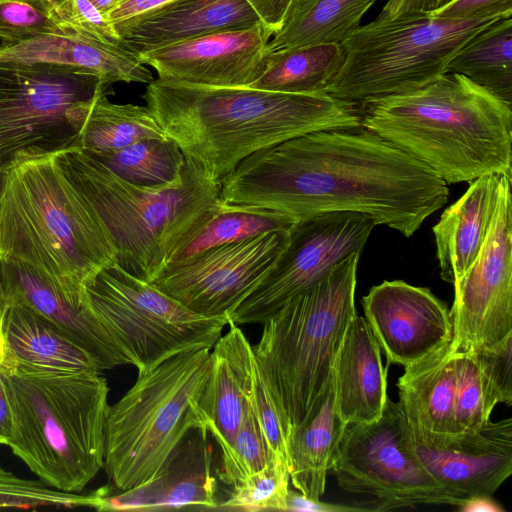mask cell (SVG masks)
<instances>
[{
	"mask_svg": "<svg viewBox=\"0 0 512 512\" xmlns=\"http://www.w3.org/2000/svg\"><path fill=\"white\" fill-rule=\"evenodd\" d=\"M448 196L434 171L359 127L318 130L256 151L222 178L220 199L295 220L364 213L410 237Z\"/></svg>",
	"mask_w": 512,
	"mask_h": 512,
	"instance_id": "6da1fadb",
	"label": "cell"
},
{
	"mask_svg": "<svg viewBox=\"0 0 512 512\" xmlns=\"http://www.w3.org/2000/svg\"><path fill=\"white\" fill-rule=\"evenodd\" d=\"M142 98L185 156L220 182L262 148L318 130L361 127L357 104L325 92L209 87L157 78Z\"/></svg>",
	"mask_w": 512,
	"mask_h": 512,
	"instance_id": "7a4b0ae2",
	"label": "cell"
},
{
	"mask_svg": "<svg viewBox=\"0 0 512 512\" xmlns=\"http://www.w3.org/2000/svg\"><path fill=\"white\" fill-rule=\"evenodd\" d=\"M360 126L394 144L447 184L511 178L512 105L458 73L358 105Z\"/></svg>",
	"mask_w": 512,
	"mask_h": 512,
	"instance_id": "3957f363",
	"label": "cell"
},
{
	"mask_svg": "<svg viewBox=\"0 0 512 512\" xmlns=\"http://www.w3.org/2000/svg\"><path fill=\"white\" fill-rule=\"evenodd\" d=\"M0 375L12 453L50 487L80 493L104 466L106 378L9 362Z\"/></svg>",
	"mask_w": 512,
	"mask_h": 512,
	"instance_id": "277c9868",
	"label": "cell"
},
{
	"mask_svg": "<svg viewBox=\"0 0 512 512\" xmlns=\"http://www.w3.org/2000/svg\"><path fill=\"white\" fill-rule=\"evenodd\" d=\"M0 260L29 265L80 306L84 285L116 261L101 220L55 156L21 163L4 174Z\"/></svg>",
	"mask_w": 512,
	"mask_h": 512,
	"instance_id": "5b68a950",
	"label": "cell"
},
{
	"mask_svg": "<svg viewBox=\"0 0 512 512\" xmlns=\"http://www.w3.org/2000/svg\"><path fill=\"white\" fill-rule=\"evenodd\" d=\"M54 156L109 234L116 249L115 263L147 283L220 201L221 182L187 156L182 181L155 188L121 179L79 148Z\"/></svg>",
	"mask_w": 512,
	"mask_h": 512,
	"instance_id": "8992f818",
	"label": "cell"
},
{
	"mask_svg": "<svg viewBox=\"0 0 512 512\" xmlns=\"http://www.w3.org/2000/svg\"><path fill=\"white\" fill-rule=\"evenodd\" d=\"M359 253L337 264L309 289L289 298L262 323L252 346L257 369L288 437L332 376L345 331L356 315Z\"/></svg>",
	"mask_w": 512,
	"mask_h": 512,
	"instance_id": "52a82bcc",
	"label": "cell"
},
{
	"mask_svg": "<svg viewBox=\"0 0 512 512\" xmlns=\"http://www.w3.org/2000/svg\"><path fill=\"white\" fill-rule=\"evenodd\" d=\"M211 349H188L138 372L135 384L108 406L103 467L116 489L150 481L186 435L201 430L198 402Z\"/></svg>",
	"mask_w": 512,
	"mask_h": 512,
	"instance_id": "ba28073f",
	"label": "cell"
},
{
	"mask_svg": "<svg viewBox=\"0 0 512 512\" xmlns=\"http://www.w3.org/2000/svg\"><path fill=\"white\" fill-rule=\"evenodd\" d=\"M499 19L430 14L374 19L340 43L343 60L324 92L359 105L421 88L446 73L454 54Z\"/></svg>",
	"mask_w": 512,
	"mask_h": 512,
	"instance_id": "9c48e42d",
	"label": "cell"
},
{
	"mask_svg": "<svg viewBox=\"0 0 512 512\" xmlns=\"http://www.w3.org/2000/svg\"><path fill=\"white\" fill-rule=\"evenodd\" d=\"M108 87L68 66L0 62V174L79 148L90 107Z\"/></svg>",
	"mask_w": 512,
	"mask_h": 512,
	"instance_id": "30bf717a",
	"label": "cell"
},
{
	"mask_svg": "<svg viewBox=\"0 0 512 512\" xmlns=\"http://www.w3.org/2000/svg\"><path fill=\"white\" fill-rule=\"evenodd\" d=\"M85 307L113 335L138 372L195 347L212 348L229 316L197 314L115 262L83 287Z\"/></svg>",
	"mask_w": 512,
	"mask_h": 512,
	"instance_id": "8fae6325",
	"label": "cell"
},
{
	"mask_svg": "<svg viewBox=\"0 0 512 512\" xmlns=\"http://www.w3.org/2000/svg\"><path fill=\"white\" fill-rule=\"evenodd\" d=\"M332 470L344 491L361 497V511L456 507L418 458L400 405L389 398L376 421L346 426Z\"/></svg>",
	"mask_w": 512,
	"mask_h": 512,
	"instance_id": "7c38bea8",
	"label": "cell"
},
{
	"mask_svg": "<svg viewBox=\"0 0 512 512\" xmlns=\"http://www.w3.org/2000/svg\"><path fill=\"white\" fill-rule=\"evenodd\" d=\"M375 226L371 216L358 212H329L297 220L271 269L229 315V321L262 324L285 301L315 285L337 264L361 254Z\"/></svg>",
	"mask_w": 512,
	"mask_h": 512,
	"instance_id": "4fadbf2b",
	"label": "cell"
},
{
	"mask_svg": "<svg viewBox=\"0 0 512 512\" xmlns=\"http://www.w3.org/2000/svg\"><path fill=\"white\" fill-rule=\"evenodd\" d=\"M449 310L457 351L499 344L512 334L511 178L504 176L493 223L478 257L453 284Z\"/></svg>",
	"mask_w": 512,
	"mask_h": 512,
	"instance_id": "5bb4252c",
	"label": "cell"
},
{
	"mask_svg": "<svg viewBox=\"0 0 512 512\" xmlns=\"http://www.w3.org/2000/svg\"><path fill=\"white\" fill-rule=\"evenodd\" d=\"M289 230L205 251L163 268L150 284L197 314L229 316L271 269L288 242Z\"/></svg>",
	"mask_w": 512,
	"mask_h": 512,
	"instance_id": "9a60e30c",
	"label": "cell"
},
{
	"mask_svg": "<svg viewBox=\"0 0 512 512\" xmlns=\"http://www.w3.org/2000/svg\"><path fill=\"white\" fill-rule=\"evenodd\" d=\"M362 307L388 365L406 368L452 341L449 309L428 288L385 280L362 298Z\"/></svg>",
	"mask_w": 512,
	"mask_h": 512,
	"instance_id": "2e32d148",
	"label": "cell"
},
{
	"mask_svg": "<svg viewBox=\"0 0 512 512\" xmlns=\"http://www.w3.org/2000/svg\"><path fill=\"white\" fill-rule=\"evenodd\" d=\"M273 33L262 23L138 54L158 78L209 87H248L264 70Z\"/></svg>",
	"mask_w": 512,
	"mask_h": 512,
	"instance_id": "e0dca14e",
	"label": "cell"
},
{
	"mask_svg": "<svg viewBox=\"0 0 512 512\" xmlns=\"http://www.w3.org/2000/svg\"><path fill=\"white\" fill-rule=\"evenodd\" d=\"M411 438L418 458L456 507L476 496H492L512 473L511 418L489 420L435 445Z\"/></svg>",
	"mask_w": 512,
	"mask_h": 512,
	"instance_id": "ac0fdd59",
	"label": "cell"
},
{
	"mask_svg": "<svg viewBox=\"0 0 512 512\" xmlns=\"http://www.w3.org/2000/svg\"><path fill=\"white\" fill-rule=\"evenodd\" d=\"M5 305H25L90 352L103 370L133 365L132 358L85 307L73 303L49 278L17 260H0Z\"/></svg>",
	"mask_w": 512,
	"mask_h": 512,
	"instance_id": "d6986e66",
	"label": "cell"
},
{
	"mask_svg": "<svg viewBox=\"0 0 512 512\" xmlns=\"http://www.w3.org/2000/svg\"><path fill=\"white\" fill-rule=\"evenodd\" d=\"M211 349V363L198 410L201 430L210 432L221 453L227 451L247 416L256 363L252 345L232 321Z\"/></svg>",
	"mask_w": 512,
	"mask_h": 512,
	"instance_id": "ffe728a7",
	"label": "cell"
},
{
	"mask_svg": "<svg viewBox=\"0 0 512 512\" xmlns=\"http://www.w3.org/2000/svg\"><path fill=\"white\" fill-rule=\"evenodd\" d=\"M261 23L246 0H176L115 25L121 45L136 55L221 31Z\"/></svg>",
	"mask_w": 512,
	"mask_h": 512,
	"instance_id": "44dd1931",
	"label": "cell"
},
{
	"mask_svg": "<svg viewBox=\"0 0 512 512\" xmlns=\"http://www.w3.org/2000/svg\"><path fill=\"white\" fill-rule=\"evenodd\" d=\"M387 367L382 364L381 348L368 323L356 313L332 368L335 406L346 425L380 418L388 398Z\"/></svg>",
	"mask_w": 512,
	"mask_h": 512,
	"instance_id": "7402d4cb",
	"label": "cell"
},
{
	"mask_svg": "<svg viewBox=\"0 0 512 512\" xmlns=\"http://www.w3.org/2000/svg\"><path fill=\"white\" fill-rule=\"evenodd\" d=\"M450 343L404 368L397 382L398 404L412 437L422 444L435 445L456 436L455 353Z\"/></svg>",
	"mask_w": 512,
	"mask_h": 512,
	"instance_id": "603a6c76",
	"label": "cell"
},
{
	"mask_svg": "<svg viewBox=\"0 0 512 512\" xmlns=\"http://www.w3.org/2000/svg\"><path fill=\"white\" fill-rule=\"evenodd\" d=\"M505 175L488 174L470 182L433 227L441 278L454 284L478 257L490 232Z\"/></svg>",
	"mask_w": 512,
	"mask_h": 512,
	"instance_id": "cb8c5ba5",
	"label": "cell"
},
{
	"mask_svg": "<svg viewBox=\"0 0 512 512\" xmlns=\"http://www.w3.org/2000/svg\"><path fill=\"white\" fill-rule=\"evenodd\" d=\"M0 62L68 66L96 76L107 86L116 82L149 84L154 80L138 56L122 45L101 43L72 31L0 45Z\"/></svg>",
	"mask_w": 512,
	"mask_h": 512,
	"instance_id": "d4e9b609",
	"label": "cell"
},
{
	"mask_svg": "<svg viewBox=\"0 0 512 512\" xmlns=\"http://www.w3.org/2000/svg\"><path fill=\"white\" fill-rule=\"evenodd\" d=\"M0 333L5 347L3 362L55 371H102L90 352L25 305H6Z\"/></svg>",
	"mask_w": 512,
	"mask_h": 512,
	"instance_id": "484cf974",
	"label": "cell"
},
{
	"mask_svg": "<svg viewBox=\"0 0 512 512\" xmlns=\"http://www.w3.org/2000/svg\"><path fill=\"white\" fill-rule=\"evenodd\" d=\"M334 400L333 374L305 418L288 437L290 482L307 498L320 500L346 428Z\"/></svg>",
	"mask_w": 512,
	"mask_h": 512,
	"instance_id": "4316f807",
	"label": "cell"
},
{
	"mask_svg": "<svg viewBox=\"0 0 512 512\" xmlns=\"http://www.w3.org/2000/svg\"><path fill=\"white\" fill-rule=\"evenodd\" d=\"M377 0H294L280 28L267 45V54L302 47L340 44Z\"/></svg>",
	"mask_w": 512,
	"mask_h": 512,
	"instance_id": "83f0119b",
	"label": "cell"
},
{
	"mask_svg": "<svg viewBox=\"0 0 512 512\" xmlns=\"http://www.w3.org/2000/svg\"><path fill=\"white\" fill-rule=\"evenodd\" d=\"M160 472L147 483L114 496L117 510H162L182 507L217 508L216 483L211 475L210 452L206 450L195 464L175 467L168 458Z\"/></svg>",
	"mask_w": 512,
	"mask_h": 512,
	"instance_id": "f1b7e54d",
	"label": "cell"
},
{
	"mask_svg": "<svg viewBox=\"0 0 512 512\" xmlns=\"http://www.w3.org/2000/svg\"><path fill=\"white\" fill-rule=\"evenodd\" d=\"M296 221L278 211L226 203L220 199L207 218L173 250L164 268L265 232L289 230Z\"/></svg>",
	"mask_w": 512,
	"mask_h": 512,
	"instance_id": "f546056e",
	"label": "cell"
},
{
	"mask_svg": "<svg viewBox=\"0 0 512 512\" xmlns=\"http://www.w3.org/2000/svg\"><path fill=\"white\" fill-rule=\"evenodd\" d=\"M446 73H458L512 105V16L484 28L448 63Z\"/></svg>",
	"mask_w": 512,
	"mask_h": 512,
	"instance_id": "4dcf8cb0",
	"label": "cell"
},
{
	"mask_svg": "<svg viewBox=\"0 0 512 512\" xmlns=\"http://www.w3.org/2000/svg\"><path fill=\"white\" fill-rule=\"evenodd\" d=\"M149 138L168 136L147 106L113 103L101 92L88 112L79 149L97 156Z\"/></svg>",
	"mask_w": 512,
	"mask_h": 512,
	"instance_id": "1f68e13d",
	"label": "cell"
},
{
	"mask_svg": "<svg viewBox=\"0 0 512 512\" xmlns=\"http://www.w3.org/2000/svg\"><path fill=\"white\" fill-rule=\"evenodd\" d=\"M342 60V48L337 43L268 54L264 70L248 87L285 93H321Z\"/></svg>",
	"mask_w": 512,
	"mask_h": 512,
	"instance_id": "d6a6232c",
	"label": "cell"
},
{
	"mask_svg": "<svg viewBox=\"0 0 512 512\" xmlns=\"http://www.w3.org/2000/svg\"><path fill=\"white\" fill-rule=\"evenodd\" d=\"M121 179L142 187L175 186L182 181L186 156L171 138H149L91 156Z\"/></svg>",
	"mask_w": 512,
	"mask_h": 512,
	"instance_id": "836d02e7",
	"label": "cell"
},
{
	"mask_svg": "<svg viewBox=\"0 0 512 512\" xmlns=\"http://www.w3.org/2000/svg\"><path fill=\"white\" fill-rule=\"evenodd\" d=\"M453 350L456 376L455 430L456 435H460L487 423L498 401L472 352Z\"/></svg>",
	"mask_w": 512,
	"mask_h": 512,
	"instance_id": "e575fe53",
	"label": "cell"
},
{
	"mask_svg": "<svg viewBox=\"0 0 512 512\" xmlns=\"http://www.w3.org/2000/svg\"><path fill=\"white\" fill-rule=\"evenodd\" d=\"M289 483L287 462L273 455L264 468L232 486L230 497L217 508L285 511Z\"/></svg>",
	"mask_w": 512,
	"mask_h": 512,
	"instance_id": "d590c367",
	"label": "cell"
},
{
	"mask_svg": "<svg viewBox=\"0 0 512 512\" xmlns=\"http://www.w3.org/2000/svg\"><path fill=\"white\" fill-rule=\"evenodd\" d=\"M101 498V489L88 494L63 492L41 480L21 478L0 466V508L87 507L97 510Z\"/></svg>",
	"mask_w": 512,
	"mask_h": 512,
	"instance_id": "8d00e7d4",
	"label": "cell"
},
{
	"mask_svg": "<svg viewBox=\"0 0 512 512\" xmlns=\"http://www.w3.org/2000/svg\"><path fill=\"white\" fill-rule=\"evenodd\" d=\"M55 5L52 0H0V45L71 32L61 22Z\"/></svg>",
	"mask_w": 512,
	"mask_h": 512,
	"instance_id": "74e56055",
	"label": "cell"
},
{
	"mask_svg": "<svg viewBox=\"0 0 512 512\" xmlns=\"http://www.w3.org/2000/svg\"><path fill=\"white\" fill-rule=\"evenodd\" d=\"M272 456L251 404L232 445L221 453L219 478L234 486L264 468Z\"/></svg>",
	"mask_w": 512,
	"mask_h": 512,
	"instance_id": "f35d334b",
	"label": "cell"
},
{
	"mask_svg": "<svg viewBox=\"0 0 512 512\" xmlns=\"http://www.w3.org/2000/svg\"><path fill=\"white\" fill-rule=\"evenodd\" d=\"M55 10L68 30L101 43L121 45V38L108 15L90 0H60Z\"/></svg>",
	"mask_w": 512,
	"mask_h": 512,
	"instance_id": "ab89813d",
	"label": "cell"
},
{
	"mask_svg": "<svg viewBox=\"0 0 512 512\" xmlns=\"http://www.w3.org/2000/svg\"><path fill=\"white\" fill-rule=\"evenodd\" d=\"M472 352L498 403H512V334L497 345Z\"/></svg>",
	"mask_w": 512,
	"mask_h": 512,
	"instance_id": "60d3db41",
	"label": "cell"
},
{
	"mask_svg": "<svg viewBox=\"0 0 512 512\" xmlns=\"http://www.w3.org/2000/svg\"><path fill=\"white\" fill-rule=\"evenodd\" d=\"M252 409L272 454L284 459L289 466L287 432L257 366L253 384Z\"/></svg>",
	"mask_w": 512,
	"mask_h": 512,
	"instance_id": "b9f144b4",
	"label": "cell"
},
{
	"mask_svg": "<svg viewBox=\"0 0 512 512\" xmlns=\"http://www.w3.org/2000/svg\"><path fill=\"white\" fill-rule=\"evenodd\" d=\"M430 15L450 19L512 16V0H452Z\"/></svg>",
	"mask_w": 512,
	"mask_h": 512,
	"instance_id": "7bdbcfd3",
	"label": "cell"
},
{
	"mask_svg": "<svg viewBox=\"0 0 512 512\" xmlns=\"http://www.w3.org/2000/svg\"><path fill=\"white\" fill-rule=\"evenodd\" d=\"M452 0H388L382 7L379 20H390L412 14H429Z\"/></svg>",
	"mask_w": 512,
	"mask_h": 512,
	"instance_id": "ee69618b",
	"label": "cell"
},
{
	"mask_svg": "<svg viewBox=\"0 0 512 512\" xmlns=\"http://www.w3.org/2000/svg\"><path fill=\"white\" fill-rule=\"evenodd\" d=\"M261 23L273 34L280 28L294 0H246Z\"/></svg>",
	"mask_w": 512,
	"mask_h": 512,
	"instance_id": "f6af8a7d",
	"label": "cell"
},
{
	"mask_svg": "<svg viewBox=\"0 0 512 512\" xmlns=\"http://www.w3.org/2000/svg\"><path fill=\"white\" fill-rule=\"evenodd\" d=\"M174 1L176 0H123L107 15L115 26L134 17L164 7Z\"/></svg>",
	"mask_w": 512,
	"mask_h": 512,
	"instance_id": "bcb514c9",
	"label": "cell"
},
{
	"mask_svg": "<svg viewBox=\"0 0 512 512\" xmlns=\"http://www.w3.org/2000/svg\"><path fill=\"white\" fill-rule=\"evenodd\" d=\"M285 511L298 512H340V511H360L358 507L335 505L325 503L321 500L307 498L299 491L289 490L286 499Z\"/></svg>",
	"mask_w": 512,
	"mask_h": 512,
	"instance_id": "7dc6e473",
	"label": "cell"
},
{
	"mask_svg": "<svg viewBox=\"0 0 512 512\" xmlns=\"http://www.w3.org/2000/svg\"><path fill=\"white\" fill-rule=\"evenodd\" d=\"M458 509L462 512H503V508L491 496H476L465 500Z\"/></svg>",
	"mask_w": 512,
	"mask_h": 512,
	"instance_id": "c3c4849f",
	"label": "cell"
},
{
	"mask_svg": "<svg viewBox=\"0 0 512 512\" xmlns=\"http://www.w3.org/2000/svg\"><path fill=\"white\" fill-rule=\"evenodd\" d=\"M10 412L8 402L0 375V444L7 445L10 437Z\"/></svg>",
	"mask_w": 512,
	"mask_h": 512,
	"instance_id": "681fc988",
	"label": "cell"
},
{
	"mask_svg": "<svg viewBox=\"0 0 512 512\" xmlns=\"http://www.w3.org/2000/svg\"><path fill=\"white\" fill-rule=\"evenodd\" d=\"M102 12L108 14L114 7L120 4L123 0H90Z\"/></svg>",
	"mask_w": 512,
	"mask_h": 512,
	"instance_id": "f907efd6",
	"label": "cell"
},
{
	"mask_svg": "<svg viewBox=\"0 0 512 512\" xmlns=\"http://www.w3.org/2000/svg\"><path fill=\"white\" fill-rule=\"evenodd\" d=\"M5 307H6V305H5V299H4V294H3L2 284H1V277H0V324H1V319H2V315L4 313V310H5Z\"/></svg>",
	"mask_w": 512,
	"mask_h": 512,
	"instance_id": "816d5d0a",
	"label": "cell"
},
{
	"mask_svg": "<svg viewBox=\"0 0 512 512\" xmlns=\"http://www.w3.org/2000/svg\"><path fill=\"white\" fill-rule=\"evenodd\" d=\"M4 359H5V347H4L3 338L0 334V364L4 361Z\"/></svg>",
	"mask_w": 512,
	"mask_h": 512,
	"instance_id": "f5cc1de1",
	"label": "cell"
},
{
	"mask_svg": "<svg viewBox=\"0 0 512 512\" xmlns=\"http://www.w3.org/2000/svg\"><path fill=\"white\" fill-rule=\"evenodd\" d=\"M4 174H0V193H1V190H2V186H3Z\"/></svg>",
	"mask_w": 512,
	"mask_h": 512,
	"instance_id": "db71d44e",
	"label": "cell"
},
{
	"mask_svg": "<svg viewBox=\"0 0 512 512\" xmlns=\"http://www.w3.org/2000/svg\"><path fill=\"white\" fill-rule=\"evenodd\" d=\"M52 1L56 4V3H57L58 1H60V0H52Z\"/></svg>",
	"mask_w": 512,
	"mask_h": 512,
	"instance_id": "11a10c76",
	"label": "cell"
}]
</instances>
